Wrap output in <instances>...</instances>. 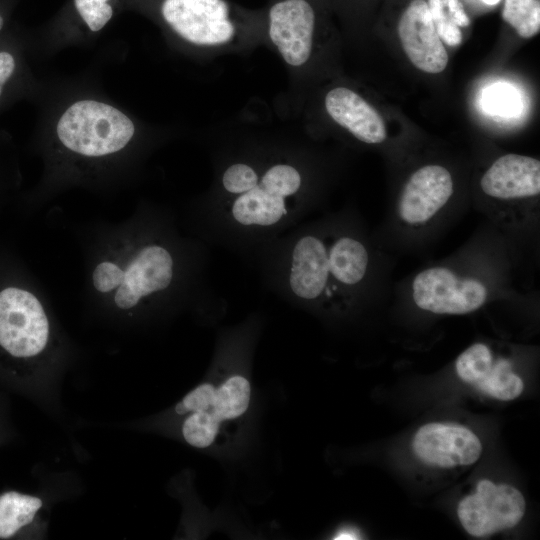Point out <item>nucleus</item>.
<instances>
[{
  "label": "nucleus",
  "mask_w": 540,
  "mask_h": 540,
  "mask_svg": "<svg viewBox=\"0 0 540 540\" xmlns=\"http://www.w3.org/2000/svg\"><path fill=\"white\" fill-rule=\"evenodd\" d=\"M86 299L129 317L223 310L210 284L209 245L187 232L175 212L141 205L117 222L78 229Z\"/></svg>",
  "instance_id": "1"
},
{
  "label": "nucleus",
  "mask_w": 540,
  "mask_h": 540,
  "mask_svg": "<svg viewBox=\"0 0 540 540\" xmlns=\"http://www.w3.org/2000/svg\"><path fill=\"white\" fill-rule=\"evenodd\" d=\"M245 262L273 295L313 313L339 316L363 296L370 252L348 219L332 218L301 222Z\"/></svg>",
  "instance_id": "2"
},
{
  "label": "nucleus",
  "mask_w": 540,
  "mask_h": 540,
  "mask_svg": "<svg viewBox=\"0 0 540 540\" xmlns=\"http://www.w3.org/2000/svg\"><path fill=\"white\" fill-rule=\"evenodd\" d=\"M256 328L257 319L252 317L224 334L212 379L195 387L177 403L176 413L186 416L182 434L189 445L209 448L224 444L236 432L251 400L250 381L240 365L251 350Z\"/></svg>",
  "instance_id": "3"
},
{
  "label": "nucleus",
  "mask_w": 540,
  "mask_h": 540,
  "mask_svg": "<svg viewBox=\"0 0 540 540\" xmlns=\"http://www.w3.org/2000/svg\"><path fill=\"white\" fill-rule=\"evenodd\" d=\"M46 293L28 276L0 281V347L17 359L44 354L52 339Z\"/></svg>",
  "instance_id": "4"
},
{
  "label": "nucleus",
  "mask_w": 540,
  "mask_h": 540,
  "mask_svg": "<svg viewBox=\"0 0 540 540\" xmlns=\"http://www.w3.org/2000/svg\"><path fill=\"white\" fill-rule=\"evenodd\" d=\"M163 21L181 38L204 47H221L265 22V14L228 0H162Z\"/></svg>",
  "instance_id": "5"
},
{
  "label": "nucleus",
  "mask_w": 540,
  "mask_h": 540,
  "mask_svg": "<svg viewBox=\"0 0 540 540\" xmlns=\"http://www.w3.org/2000/svg\"><path fill=\"white\" fill-rule=\"evenodd\" d=\"M56 131L67 152L75 157L99 160L123 151L132 140L135 127L113 106L81 100L64 112Z\"/></svg>",
  "instance_id": "6"
},
{
  "label": "nucleus",
  "mask_w": 540,
  "mask_h": 540,
  "mask_svg": "<svg viewBox=\"0 0 540 540\" xmlns=\"http://www.w3.org/2000/svg\"><path fill=\"white\" fill-rule=\"evenodd\" d=\"M526 511L523 494L514 486L482 479L457 506L463 529L471 536H489L515 527Z\"/></svg>",
  "instance_id": "7"
},
{
  "label": "nucleus",
  "mask_w": 540,
  "mask_h": 540,
  "mask_svg": "<svg viewBox=\"0 0 540 540\" xmlns=\"http://www.w3.org/2000/svg\"><path fill=\"white\" fill-rule=\"evenodd\" d=\"M412 298L421 310L440 315H463L481 308L489 296L487 285L450 268L434 266L420 271L412 281Z\"/></svg>",
  "instance_id": "8"
},
{
  "label": "nucleus",
  "mask_w": 540,
  "mask_h": 540,
  "mask_svg": "<svg viewBox=\"0 0 540 540\" xmlns=\"http://www.w3.org/2000/svg\"><path fill=\"white\" fill-rule=\"evenodd\" d=\"M317 19L312 0H271L265 26L271 43L289 66L300 67L309 60Z\"/></svg>",
  "instance_id": "9"
},
{
  "label": "nucleus",
  "mask_w": 540,
  "mask_h": 540,
  "mask_svg": "<svg viewBox=\"0 0 540 540\" xmlns=\"http://www.w3.org/2000/svg\"><path fill=\"white\" fill-rule=\"evenodd\" d=\"M482 450L479 437L455 423L424 424L412 439V451L419 461L443 469L472 465L481 457Z\"/></svg>",
  "instance_id": "10"
},
{
  "label": "nucleus",
  "mask_w": 540,
  "mask_h": 540,
  "mask_svg": "<svg viewBox=\"0 0 540 540\" xmlns=\"http://www.w3.org/2000/svg\"><path fill=\"white\" fill-rule=\"evenodd\" d=\"M454 192L451 173L441 165L429 164L406 181L396 206V214L406 227L417 229L429 224L448 203Z\"/></svg>",
  "instance_id": "11"
},
{
  "label": "nucleus",
  "mask_w": 540,
  "mask_h": 540,
  "mask_svg": "<svg viewBox=\"0 0 540 540\" xmlns=\"http://www.w3.org/2000/svg\"><path fill=\"white\" fill-rule=\"evenodd\" d=\"M455 371L461 381L500 401L514 400L524 389L513 363L495 355L485 343L477 342L466 348L455 361Z\"/></svg>",
  "instance_id": "12"
},
{
  "label": "nucleus",
  "mask_w": 540,
  "mask_h": 540,
  "mask_svg": "<svg viewBox=\"0 0 540 540\" xmlns=\"http://www.w3.org/2000/svg\"><path fill=\"white\" fill-rule=\"evenodd\" d=\"M403 50L419 70L441 73L448 64V54L432 21L425 0H411L398 23Z\"/></svg>",
  "instance_id": "13"
},
{
  "label": "nucleus",
  "mask_w": 540,
  "mask_h": 540,
  "mask_svg": "<svg viewBox=\"0 0 540 540\" xmlns=\"http://www.w3.org/2000/svg\"><path fill=\"white\" fill-rule=\"evenodd\" d=\"M480 186L487 196L501 201L537 197L540 193V162L525 155H503L483 174Z\"/></svg>",
  "instance_id": "14"
},
{
  "label": "nucleus",
  "mask_w": 540,
  "mask_h": 540,
  "mask_svg": "<svg viewBox=\"0 0 540 540\" xmlns=\"http://www.w3.org/2000/svg\"><path fill=\"white\" fill-rule=\"evenodd\" d=\"M329 116L356 139L367 144H379L386 139L381 115L364 98L346 87L331 89L325 97Z\"/></svg>",
  "instance_id": "15"
},
{
  "label": "nucleus",
  "mask_w": 540,
  "mask_h": 540,
  "mask_svg": "<svg viewBox=\"0 0 540 540\" xmlns=\"http://www.w3.org/2000/svg\"><path fill=\"white\" fill-rule=\"evenodd\" d=\"M41 506L37 497L14 491L0 495V538H9L29 524Z\"/></svg>",
  "instance_id": "16"
},
{
  "label": "nucleus",
  "mask_w": 540,
  "mask_h": 540,
  "mask_svg": "<svg viewBox=\"0 0 540 540\" xmlns=\"http://www.w3.org/2000/svg\"><path fill=\"white\" fill-rule=\"evenodd\" d=\"M503 20L522 38H531L540 31L539 0H504Z\"/></svg>",
  "instance_id": "17"
},
{
  "label": "nucleus",
  "mask_w": 540,
  "mask_h": 540,
  "mask_svg": "<svg viewBox=\"0 0 540 540\" xmlns=\"http://www.w3.org/2000/svg\"><path fill=\"white\" fill-rule=\"evenodd\" d=\"M428 7L435 29L442 40L449 46H457L463 36L460 27L451 18L445 0H428Z\"/></svg>",
  "instance_id": "18"
},
{
  "label": "nucleus",
  "mask_w": 540,
  "mask_h": 540,
  "mask_svg": "<svg viewBox=\"0 0 540 540\" xmlns=\"http://www.w3.org/2000/svg\"><path fill=\"white\" fill-rule=\"evenodd\" d=\"M75 7L92 31H99L111 19L113 9L109 0H74Z\"/></svg>",
  "instance_id": "19"
},
{
  "label": "nucleus",
  "mask_w": 540,
  "mask_h": 540,
  "mask_svg": "<svg viewBox=\"0 0 540 540\" xmlns=\"http://www.w3.org/2000/svg\"><path fill=\"white\" fill-rule=\"evenodd\" d=\"M447 10L458 27H467L470 25V19L466 14L460 0H445Z\"/></svg>",
  "instance_id": "20"
},
{
  "label": "nucleus",
  "mask_w": 540,
  "mask_h": 540,
  "mask_svg": "<svg viewBox=\"0 0 540 540\" xmlns=\"http://www.w3.org/2000/svg\"><path fill=\"white\" fill-rule=\"evenodd\" d=\"M14 70H15L14 57L6 51L0 52V96H1L4 85L11 78Z\"/></svg>",
  "instance_id": "21"
},
{
  "label": "nucleus",
  "mask_w": 540,
  "mask_h": 540,
  "mask_svg": "<svg viewBox=\"0 0 540 540\" xmlns=\"http://www.w3.org/2000/svg\"><path fill=\"white\" fill-rule=\"evenodd\" d=\"M491 97L492 99H497V101L491 100V105L497 107L498 112H511V106H513V101H511L513 100L511 93H498L497 96L492 94Z\"/></svg>",
  "instance_id": "22"
},
{
  "label": "nucleus",
  "mask_w": 540,
  "mask_h": 540,
  "mask_svg": "<svg viewBox=\"0 0 540 540\" xmlns=\"http://www.w3.org/2000/svg\"><path fill=\"white\" fill-rule=\"evenodd\" d=\"M357 534L355 532L347 531V529H343L340 531L334 539H357Z\"/></svg>",
  "instance_id": "23"
},
{
  "label": "nucleus",
  "mask_w": 540,
  "mask_h": 540,
  "mask_svg": "<svg viewBox=\"0 0 540 540\" xmlns=\"http://www.w3.org/2000/svg\"><path fill=\"white\" fill-rule=\"evenodd\" d=\"M501 0H482V2L486 5H496L500 2Z\"/></svg>",
  "instance_id": "24"
},
{
  "label": "nucleus",
  "mask_w": 540,
  "mask_h": 540,
  "mask_svg": "<svg viewBox=\"0 0 540 540\" xmlns=\"http://www.w3.org/2000/svg\"><path fill=\"white\" fill-rule=\"evenodd\" d=\"M3 25H4V19H3L2 15L0 14V31L2 30Z\"/></svg>",
  "instance_id": "25"
}]
</instances>
